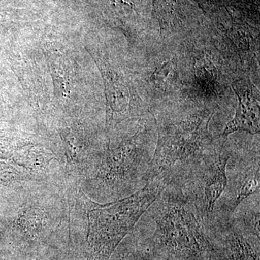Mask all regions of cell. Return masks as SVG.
Listing matches in <instances>:
<instances>
[{
    "instance_id": "cell-1",
    "label": "cell",
    "mask_w": 260,
    "mask_h": 260,
    "mask_svg": "<svg viewBox=\"0 0 260 260\" xmlns=\"http://www.w3.org/2000/svg\"><path fill=\"white\" fill-rule=\"evenodd\" d=\"M150 208L154 249L176 260H208L214 247L194 202L170 181Z\"/></svg>"
},
{
    "instance_id": "cell-2",
    "label": "cell",
    "mask_w": 260,
    "mask_h": 260,
    "mask_svg": "<svg viewBox=\"0 0 260 260\" xmlns=\"http://www.w3.org/2000/svg\"><path fill=\"white\" fill-rule=\"evenodd\" d=\"M169 181L167 177H155L124 199L105 205L89 203L93 209L89 211L88 244L95 259H109Z\"/></svg>"
},
{
    "instance_id": "cell-3",
    "label": "cell",
    "mask_w": 260,
    "mask_h": 260,
    "mask_svg": "<svg viewBox=\"0 0 260 260\" xmlns=\"http://www.w3.org/2000/svg\"><path fill=\"white\" fill-rule=\"evenodd\" d=\"M214 112L200 111L188 116L157 121L158 142L152 160L151 179L169 177L178 164L196 162L209 153V122Z\"/></svg>"
},
{
    "instance_id": "cell-4",
    "label": "cell",
    "mask_w": 260,
    "mask_h": 260,
    "mask_svg": "<svg viewBox=\"0 0 260 260\" xmlns=\"http://www.w3.org/2000/svg\"><path fill=\"white\" fill-rule=\"evenodd\" d=\"M143 132L138 133L129 141L108 155L103 161L101 177L108 185H119L124 181H142L146 184L151 179L153 156L148 145L142 144Z\"/></svg>"
},
{
    "instance_id": "cell-5",
    "label": "cell",
    "mask_w": 260,
    "mask_h": 260,
    "mask_svg": "<svg viewBox=\"0 0 260 260\" xmlns=\"http://www.w3.org/2000/svg\"><path fill=\"white\" fill-rule=\"evenodd\" d=\"M229 158V153L213 150L196 161L202 168H200V176L197 177L194 197L189 198L203 218L213 214L217 202L226 188Z\"/></svg>"
},
{
    "instance_id": "cell-6",
    "label": "cell",
    "mask_w": 260,
    "mask_h": 260,
    "mask_svg": "<svg viewBox=\"0 0 260 260\" xmlns=\"http://www.w3.org/2000/svg\"><path fill=\"white\" fill-rule=\"evenodd\" d=\"M232 88L239 103L234 119L228 123L220 136L225 138L237 131L259 134V95L257 89L250 80H246L235 82Z\"/></svg>"
},
{
    "instance_id": "cell-7",
    "label": "cell",
    "mask_w": 260,
    "mask_h": 260,
    "mask_svg": "<svg viewBox=\"0 0 260 260\" xmlns=\"http://www.w3.org/2000/svg\"><path fill=\"white\" fill-rule=\"evenodd\" d=\"M259 158L254 159L246 165L243 170L231 179L229 186H226L229 197L224 203L223 210L230 215L237 209L239 205L246 198L259 192L260 174Z\"/></svg>"
},
{
    "instance_id": "cell-8",
    "label": "cell",
    "mask_w": 260,
    "mask_h": 260,
    "mask_svg": "<svg viewBox=\"0 0 260 260\" xmlns=\"http://www.w3.org/2000/svg\"><path fill=\"white\" fill-rule=\"evenodd\" d=\"M229 253L232 260H259V254L244 235L230 228L225 238Z\"/></svg>"
}]
</instances>
